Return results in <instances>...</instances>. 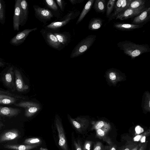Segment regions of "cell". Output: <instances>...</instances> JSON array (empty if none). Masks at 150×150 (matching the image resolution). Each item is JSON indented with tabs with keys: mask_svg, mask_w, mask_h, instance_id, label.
Instances as JSON below:
<instances>
[{
	"mask_svg": "<svg viewBox=\"0 0 150 150\" xmlns=\"http://www.w3.org/2000/svg\"><path fill=\"white\" fill-rule=\"evenodd\" d=\"M117 46L125 54L133 59L150 51L148 44H138L127 40L119 42Z\"/></svg>",
	"mask_w": 150,
	"mask_h": 150,
	"instance_id": "cell-1",
	"label": "cell"
},
{
	"mask_svg": "<svg viewBox=\"0 0 150 150\" xmlns=\"http://www.w3.org/2000/svg\"><path fill=\"white\" fill-rule=\"evenodd\" d=\"M96 38V35H91L83 39L74 47L70 57L73 58L83 54L93 45Z\"/></svg>",
	"mask_w": 150,
	"mask_h": 150,
	"instance_id": "cell-2",
	"label": "cell"
},
{
	"mask_svg": "<svg viewBox=\"0 0 150 150\" xmlns=\"http://www.w3.org/2000/svg\"><path fill=\"white\" fill-rule=\"evenodd\" d=\"M80 13V11L77 9L70 11L61 20L52 22L46 25L45 28L49 30H57L66 25L71 20L75 19Z\"/></svg>",
	"mask_w": 150,
	"mask_h": 150,
	"instance_id": "cell-3",
	"label": "cell"
},
{
	"mask_svg": "<svg viewBox=\"0 0 150 150\" xmlns=\"http://www.w3.org/2000/svg\"><path fill=\"white\" fill-rule=\"evenodd\" d=\"M40 32L46 43L50 47L58 50H60L65 46L61 44L56 37L50 30L42 29Z\"/></svg>",
	"mask_w": 150,
	"mask_h": 150,
	"instance_id": "cell-4",
	"label": "cell"
},
{
	"mask_svg": "<svg viewBox=\"0 0 150 150\" xmlns=\"http://www.w3.org/2000/svg\"><path fill=\"white\" fill-rule=\"evenodd\" d=\"M33 8L36 18L44 23L50 20L54 17L51 11L47 9L36 5L33 6Z\"/></svg>",
	"mask_w": 150,
	"mask_h": 150,
	"instance_id": "cell-5",
	"label": "cell"
},
{
	"mask_svg": "<svg viewBox=\"0 0 150 150\" xmlns=\"http://www.w3.org/2000/svg\"><path fill=\"white\" fill-rule=\"evenodd\" d=\"M146 8L145 5L136 9L127 8L120 13L116 17L115 19L123 20L136 16L144 11Z\"/></svg>",
	"mask_w": 150,
	"mask_h": 150,
	"instance_id": "cell-6",
	"label": "cell"
},
{
	"mask_svg": "<svg viewBox=\"0 0 150 150\" xmlns=\"http://www.w3.org/2000/svg\"><path fill=\"white\" fill-rule=\"evenodd\" d=\"M132 0H118L116 1L114 11L108 18L109 22L114 19L120 12H122L128 7Z\"/></svg>",
	"mask_w": 150,
	"mask_h": 150,
	"instance_id": "cell-7",
	"label": "cell"
},
{
	"mask_svg": "<svg viewBox=\"0 0 150 150\" xmlns=\"http://www.w3.org/2000/svg\"><path fill=\"white\" fill-rule=\"evenodd\" d=\"M37 27L32 29H25L17 34L11 38L10 41V44L14 46L20 45L24 42L29 33L33 31L37 30Z\"/></svg>",
	"mask_w": 150,
	"mask_h": 150,
	"instance_id": "cell-8",
	"label": "cell"
},
{
	"mask_svg": "<svg viewBox=\"0 0 150 150\" xmlns=\"http://www.w3.org/2000/svg\"><path fill=\"white\" fill-rule=\"evenodd\" d=\"M21 0L16 1L13 16V28L14 30L18 31L21 19Z\"/></svg>",
	"mask_w": 150,
	"mask_h": 150,
	"instance_id": "cell-9",
	"label": "cell"
},
{
	"mask_svg": "<svg viewBox=\"0 0 150 150\" xmlns=\"http://www.w3.org/2000/svg\"><path fill=\"white\" fill-rule=\"evenodd\" d=\"M14 73L13 67H10L4 74L2 78L4 84L7 87L15 90L16 88L14 79Z\"/></svg>",
	"mask_w": 150,
	"mask_h": 150,
	"instance_id": "cell-10",
	"label": "cell"
},
{
	"mask_svg": "<svg viewBox=\"0 0 150 150\" xmlns=\"http://www.w3.org/2000/svg\"><path fill=\"white\" fill-rule=\"evenodd\" d=\"M56 125L58 134L59 144L63 150H68L67 140L62 125L58 120L56 121Z\"/></svg>",
	"mask_w": 150,
	"mask_h": 150,
	"instance_id": "cell-11",
	"label": "cell"
},
{
	"mask_svg": "<svg viewBox=\"0 0 150 150\" xmlns=\"http://www.w3.org/2000/svg\"><path fill=\"white\" fill-rule=\"evenodd\" d=\"M150 8H146L142 12L134 18L132 22L133 24L144 25L150 20Z\"/></svg>",
	"mask_w": 150,
	"mask_h": 150,
	"instance_id": "cell-12",
	"label": "cell"
},
{
	"mask_svg": "<svg viewBox=\"0 0 150 150\" xmlns=\"http://www.w3.org/2000/svg\"><path fill=\"white\" fill-rule=\"evenodd\" d=\"M15 76V84L16 90L18 92H23L28 88V86L24 82L21 74L18 70L14 71Z\"/></svg>",
	"mask_w": 150,
	"mask_h": 150,
	"instance_id": "cell-13",
	"label": "cell"
},
{
	"mask_svg": "<svg viewBox=\"0 0 150 150\" xmlns=\"http://www.w3.org/2000/svg\"><path fill=\"white\" fill-rule=\"evenodd\" d=\"M144 25H136L120 22L114 23L113 27L119 30L122 31H130L142 28Z\"/></svg>",
	"mask_w": 150,
	"mask_h": 150,
	"instance_id": "cell-14",
	"label": "cell"
},
{
	"mask_svg": "<svg viewBox=\"0 0 150 150\" xmlns=\"http://www.w3.org/2000/svg\"><path fill=\"white\" fill-rule=\"evenodd\" d=\"M20 133L17 129H14L6 131L0 136V142L12 140L18 138Z\"/></svg>",
	"mask_w": 150,
	"mask_h": 150,
	"instance_id": "cell-15",
	"label": "cell"
},
{
	"mask_svg": "<svg viewBox=\"0 0 150 150\" xmlns=\"http://www.w3.org/2000/svg\"><path fill=\"white\" fill-rule=\"evenodd\" d=\"M21 110L18 108L0 106V116L6 117H13L19 114Z\"/></svg>",
	"mask_w": 150,
	"mask_h": 150,
	"instance_id": "cell-16",
	"label": "cell"
},
{
	"mask_svg": "<svg viewBox=\"0 0 150 150\" xmlns=\"http://www.w3.org/2000/svg\"><path fill=\"white\" fill-rule=\"evenodd\" d=\"M59 42L65 46L68 45L71 40V35L69 32H53Z\"/></svg>",
	"mask_w": 150,
	"mask_h": 150,
	"instance_id": "cell-17",
	"label": "cell"
},
{
	"mask_svg": "<svg viewBox=\"0 0 150 150\" xmlns=\"http://www.w3.org/2000/svg\"><path fill=\"white\" fill-rule=\"evenodd\" d=\"M21 19L20 25H24L26 23L28 14V4L27 1L21 0Z\"/></svg>",
	"mask_w": 150,
	"mask_h": 150,
	"instance_id": "cell-18",
	"label": "cell"
},
{
	"mask_svg": "<svg viewBox=\"0 0 150 150\" xmlns=\"http://www.w3.org/2000/svg\"><path fill=\"white\" fill-rule=\"evenodd\" d=\"M30 103L27 102H21L18 103H15L14 105L17 107L25 108V115L26 116H30L33 113L37 110V108L35 107L30 106Z\"/></svg>",
	"mask_w": 150,
	"mask_h": 150,
	"instance_id": "cell-19",
	"label": "cell"
},
{
	"mask_svg": "<svg viewBox=\"0 0 150 150\" xmlns=\"http://www.w3.org/2000/svg\"><path fill=\"white\" fill-rule=\"evenodd\" d=\"M39 144L10 145H4V147L7 149L14 150H30L37 148Z\"/></svg>",
	"mask_w": 150,
	"mask_h": 150,
	"instance_id": "cell-20",
	"label": "cell"
},
{
	"mask_svg": "<svg viewBox=\"0 0 150 150\" xmlns=\"http://www.w3.org/2000/svg\"><path fill=\"white\" fill-rule=\"evenodd\" d=\"M103 23V20L99 17L93 18L90 20L88 25L89 30L95 31L99 29L101 27Z\"/></svg>",
	"mask_w": 150,
	"mask_h": 150,
	"instance_id": "cell-21",
	"label": "cell"
},
{
	"mask_svg": "<svg viewBox=\"0 0 150 150\" xmlns=\"http://www.w3.org/2000/svg\"><path fill=\"white\" fill-rule=\"evenodd\" d=\"M94 1V0H89L86 4L76 22V25L79 23L83 19L91 9Z\"/></svg>",
	"mask_w": 150,
	"mask_h": 150,
	"instance_id": "cell-22",
	"label": "cell"
},
{
	"mask_svg": "<svg viewBox=\"0 0 150 150\" xmlns=\"http://www.w3.org/2000/svg\"><path fill=\"white\" fill-rule=\"evenodd\" d=\"M106 3L105 0H94L93 8L96 12L103 14L106 11Z\"/></svg>",
	"mask_w": 150,
	"mask_h": 150,
	"instance_id": "cell-23",
	"label": "cell"
},
{
	"mask_svg": "<svg viewBox=\"0 0 150 150\" xmlns=\"http://www.w3.org/2000/svg\"><path fill=\"white\" fill-rule=\"evenodd\" d=\"M96 130V135L97 137L106 142L109 145L113 144L110 138L108 135V132L101 129Z\"/></svg>",
	"mask_w": 150,
	"mask_h": 150,
	"instance_id": "cell-24",
	"label": "cell"
},
{
	"mask_svg": "<svg viewBox=\"0 0 150 150\" xmlns=\"http://www.w3.org/2000/svg\"><path fill=\"white\" fill-rule=\"evenodd\" d=\"M72 124L75 128L79 132H81L87 129L88 125L85 121L82 120L71 119Z\"/></svg>",
	"mask_w": 150,
	"mask_h": 150,
	"instance_id": "cell-25",
	"label": "cell"
},
{
	"mask_svg": "<svg viewBox=\"0 0 150 150\" xmlns=\"http://www.w3.org/2000/svg\"><path fill=\"white\" fill-rule=\"evenodd\" d=\"M18 98L13 96L5 94L0 95V104H12L16 103Z\"/></svg>",
	"mask_w": 150,
	"mask_h": 150,
	"instance_id": "cell-26",
	"label": "cell"
},
{
	"mask_svg": "<svg viewBox=\"0 0 150 150\" xmlns=\"http://www.w3.org/2000/svg\"><path fill=\"white\" fill-rule=\"evenodd\" d=\"M93 126L91 130H96L101 129L108 132L110 129V125L108 124L103 121H99L97 122H94L92 123Z\"/></svg>",
	"mask_w": 150,
	"mask_h": 150,
	"instance_id": "cell-27",
	"label": "cell"
},
{
	"mask_svg": "<svg viewBox=\"0 0 150 150\" xmlns=\"http://www.w3.org/2000/svg\"><path fill=\"white\" fill-rule=\"evenodd\" d=\"M116 1V0H109L107 2L106 9L107 18H108L112 13Z\"/></svg>",
	"mask_w": 150,
	"mask_h": 150,
	"instance_id": "cell-28",
	"label": "cell"
},
{
	"mask_svg": "<svg viewBox=\"0 0 150 150\" xmlns=\"http://www.w3.org/2000/svg\"><path fill=\"white\" fill-rule=\"evenodd\" d=\"M145 2L146 1L144 0H132L128 8H137L145 5Z\"/></svg>",
	"mask_w": 150,
	"mask_h": 150,
	"instance_id": "cell-29",
	"label": "cell"
},
{
	"mask_svg": "<svg viewBox=\"0 0 150 150\" xmlns=\"http://www.w3.org/2000/svg\"><path fill=\"white\" fill-rule=\"evenodd\" d=\"M44 1L46 5L51 9L54 11H59L57 6L54 0H45Z\"/></svg>",
	"mask_w": 150,
	"mask_h": 150,
	"instance_id": "cell-30",
	"label": "cell"
},
{
	"mask_svg": "<svg viewBox=\"0 0 150 150\" xmlns=\"http://www.w3.org/2000/svg\"><path fill=\"white\" fill-rule=\"evenodd\" d=\"M27 144H39L42 143V140L39 138L33 137L26 139L23 142Z\"/></svg>",
	"mask_w": 150,
	"mask_h": 150,
	"instance_id": "cell-31",
	"label": "cell"
},
{
	"mask_svg": "<svg viewBox=\"0 0 150 150\" xmlns=\"http://www.w3.org/2000/svg\"><path fill=\"white\" fill-rule=\"evenodd\" d=\"M4 4L0 0V22L4 24L5 19V12Z\"/></svg>",
	"mask_w": 150,
	"mask_h": 150,
	"instance_id": "cell-32",
	"label": "cell"
},
{
	"mask_svg": "<svg viewBox=\"0 0 150 150\" xmlns=\"http://www.w3.org/2000/svg\"><path fill=\"white\" fill-rule=\"evenodd\" d=\"M92 142L90 141H86L84 144L83 150H91Z\"/></svg>",
	"mask_w": 150,
	"mask_h": 150,
	"instance_id": "cell-33",
	"label": "cell"
},
{
	"mask_svg": "<svg viewBox=\"0 0 150 150\" xmlns=\"http://www.w3.org/2000/svg\"><path fill=\"white\" fill-rule=\"evenodd\" d=\"M93 150H105L104 147L101 142H98L95 144Z\"/></svg>",
	"mask_w": 150,
	"mask_h": 150,
	"instance_id": "cell-34",
	"label": "cell"
},
{
	"mask_svg": "<svg viewBox=\"0 0 150 150\" xmlns=\"http://www.w3.org/2000/svg\"><path fill=\"white\" fill-rule=\"evenodd\" d=\"M56 1L61 10L63 12L65 6V2L63 0H56Z\"/></svg>",
	"mask_w": 150,
	"mask_h": 150,
	"instance_id": "cell-35",
	"label": "cell"
},
{
	"mask_svg": "<svg viewBox=\"0 0 150 150\" xmlns=\"http://www.w3.org/2000/svg\"><path fill=\"white\" fill-rule=\"evenodd\" d=\"M1 94L8 95L17 98H22V97L20 96L12 93L8 91H3L0 90V95Z\"/></svg>",
	"mask_w": 150,
	"mask_h": 150,
	"instance_id": "cell-36",
	"label": "cell"
},
{
	"mask_svg": "<svg viewBox=\"0 0 150 150\" xmlns=\"http://www.w3.org/2000/svg\"><path fill=\"white\" fill-rule=\"evenodd\" d=\"M74 144L76 150H82L81 145L79 142L74 141Z\"/></svg>",
	"mask_w": 150,
	"mask_h": 150,
	"instance_id": "cell-37",
	"label": "cell"
},
{
	"mask_svg": "<svg viewBox=\"0 0 150 150\" xmlns=\"http://www.w3.org/2000/svg\"><path fill=\"white\" fill-rule=\"evenodd\" d=\"M134 144H131L125 146L122 150H132L136 146Z\"/></svg>",
	"mask_w": 150,
	"mask_h": 150,
	"instance_id": "cell-38",
	"label": "cell"
},
{
	"mask_svg": "<svg viewBox=\"0 0 150 150\" xmlns=\"http://www.w3.org/2000/svg\"><path fill=\"white\" fill-rule=\"evenodd\" d=\"M69 1L73 5L81 3L84 1V0H69Z\"/></svg>",
	"mask_w": 150,
	"mask_h": 150,
	"instance_id": "cell-39",
	"label": "cell"
},
{
	"mask_svg": "<svg viewBox=\"0 0 150 150\" xmlns=\"http://www.w3.org/2000/svg\"><path fill=\"white\" fill-rule=\"evenodd\" d=\"M105 150H116V147L113 144L109 146H106L104 148Z\"/></svg>",
	"mask_w": 150,
	"mask_h": 150,
	"instance_id": "cell-40",
	"label": "cell"
},
{
	"mask_svg": "<svg viewBox=\"0 0 150 150\" xmlns=\"http://www.w3.org/2000/svg\"><path fill=\"white\" fill-rule=\"evenodd\" d=\"M148 143L146 142L144 143L141 146L138 150H145L147 146Z\"/></svg>",
	"mask_w": 150,
	"mask_h": 150,
	"instance_id": "cell-41",
	"label": "cell"
},
{
	"mask_svg": "<svg viewBox=\"0 0 150 150\" xmlns=\"http://www.w3.org/2000/svg\"><path fill=\"white\" fill-rule=\"evenodd\" d=\"M110 78L112 80H115L116 79V76L115 74L112 72L110 73L109 74Z\"/></svg>",
	"mask_w": 150,
	"mask_h": 150,
	"instance_id": "cell-42",
	"label": "cell"
},
{
	"mask_svg": "<svg viewBox=\"0 0 150 150\" xmlns=\"http://www.w3.org/2000/svg\"><path fill=\"white\" fill-rule=\"evenodd\" d=\"M4 62L1 59H0V67L4 66Z\"/></svg>",
	"mask_w": 150,
	"mask_h": 150,
	"instance_id": "cell-43",
	"label": "cell"
},
{
	"mask_svg": "<svg viewBox=\"0 0 150 150\" xmlns=\"http://www.w3.org/2000/svg\"><path fill=\"white\" fill-rule=\"evenodd\" d=\"M138 148V145H136L132 150H137Z\"/></svg>",
	"mask_w": 150,
	"mask_h": 150,
	"instance_id": "cell-44",
	"label": "cell"
},
{
	"mask_svg": "<svg viewBox=\"0 0 150 150\" xmlns=\"http://www.w3.org/2000/svg\"><path fill=\"white\" fill-rule=\"evenodd\" d=\"M4 126L3 123L0 121V129Z\"/></svg>",
	"mask_w": 150,
	"mask_h": 150,
	"instance_id": "cell-45",
	"label": "cell"
},
{
	"mask_svg": "<svg viewBox=\"0 0 150 150\" xmlns=\"http://www.w3.org/2000/svg\"><path fill=\"white\" fill-rule=\"evenodd\" d=\"M40 150H48L47 149L45 148H44L43 147H41L40 149Z\"/></svg>",
	"mask_w": 150,
	"mask_h": 150,
	"instance_id": "cell-46",
	"label": "cell"
},
{
	"mask_svg": "<svg viewBox=\"0 0 150 150\" xmlns=\"http://www.w3.org/2000/svg\"><path fill=\"white\" fill-rule=\"evenodd\" d=\"M149 150H150V149H149Z\"/></svg>",
	"mask_w": 150,
	"mask_h": 150,
	"instance_id": "cell-47",
	"label": "cell"
}]
</instances>
